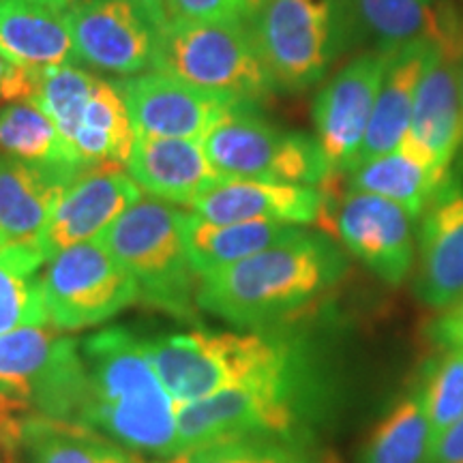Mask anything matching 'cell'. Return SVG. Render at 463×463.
<instances>
[{
    "label": "cell",
    "mask_w": 463,
    "mask_h": 463,
    "mask_svg": "<svg viewBox=\"0 0 463 463\" xmlns=\"http://www.w3.org/2000/svg\"><path fill=\"white\" fill-rule=\"evenodd\" d=\"M165 22L170 20H202L249 22L264 0H157Z\"/></svg>",
    "instance_id": "34"
},
{
    "label": "cell",
    "mask_w": 463,
    "mask_h": 463,
    "mask_svg": "<svg viewBox=\"0 0 463 463\" xmlns=\"http://www.w3.org/2000/svg\"><path fill=\"white\" fill-rule=\"evenodd\" d=\"M45 262L34 242L0 247V335L50 324L39 269Z\"/></svg>",
    "instance_id": "27"
},
{
    "label": "cell",
    "mask_w": 463,
    "mask_h": 463,
    "mask_svg": "<svg viewBox=\"0 0 463 463\" xmlns=\"http://www.w3.org/2000/svg\"><path fill=\"white\" fill-rule=\"evenodd\" d=\"M427 339L436 350H463V294L439 309L427 326Z\"/></svg>",
    "instance_id": "35"
},
{
    "label": "cell",
    "mask_w": 463,
    "mask_h": 463,
    "mask_svg": "<svg viewBox=\"0 0 463 463\" xmlns=\"http://www.w3.org/2000/svg\"><path fill=\"white\" fill-rule=\"evenodd\" d=\"M414 294L444 309L463 294V178L450 170L419 219Z\"/></svg>",
    "instance_id": "17"
},
{
    "label": "cell",
    "mask_w": 463,
    "mask_h": 463,
    "mask_svg": "<svg viewBox=\"0 0 463 463\" xmlns=\"http://www.w3.org/2000/svg\"><path fill=\"white\" fill-rule=\"evenodd\" d=\"M358 33L369 37L375 50L391 52L430 28L433 0H350Z\"/></svg>",
    "instance_id": "31"
},
{
    "label": "cell",
    "mask_w": 463,
    "mask_h": 463,
    "mask_svg": "<svg viewBox=\"0 0 463 463\" xmlns=\"http://www.w3.org/2000/svg\"><path fill=\"white\" fill-rule=\"evenodd\" d=\"M150 361L176 405L288 372L307 361L300 345L269 331H191L146 341Z\"/></svg>",
    "instance_id": "4"
},
{
    "label": "cell",
    "mask_w": 463,
    "mask_h": 463,
    "mask_svg": "<svg viewBox=\"0 0 463 463\" xmlns=\"http://www.w3.org/2000/svg\"><path fill=\"white\" fill-rule=\"evenodd\" d=\"M347 251L324 232L298 230L241 262L200 275L198 309L247 331L297 320L339 288Z\"/></svg>",
    "instance_id": "1"
},
{
    "label": "cell",
    "mask_w": 463,
    "mask_h": 463,
    "mask_svg": "<svg viewBox=\"0 0 463 463\" xmlns=\"http://www.w3.org/2000/svg\"><path fill=\"white\" fill-rule=\"evenodd\" d=\"M86 392L78 422L120 447L178 455V405L150 361L146 341L108 328L80 344Z\"/></svg>",
    "instance_id": "2"
},
{
    "label": "cell",
    "mask_w": 463,
    "mask_h": 463,
    "mask_svg": "<svg viewBox=\"0 0 463 463\" xmlns=\"http://www.w3.org/2000/svg\"><path fill=\"white\" fill-rule=\"evenodd\" d=\"M433 433L412 386L378 420L364 442L358 463H430Z\"/></svg>",
    "instance_id": "28"
},
{
    "label": "cell",
    "mask_w": 463,
    "mask_h": 463,
    "mask_svg": "<svg viewBox=\"0 0 463 463\" xmlns=\"http://www.w3.org/2000/svg\"><path fill=\"white\" fill-rule=\"evenodd\" d=\"M71 39L78 61L120 75L157 69L165 15L157 0H75Z\"/></svg>",
    "instance_id": "12"
},
{
    "label": "cell",
    "mask_w": 463,
    "mask_h": 463,
    "mask_svg": "<svg viewBox=\"0 0 463 463\" xmlns=\"http://www.w3.org/2000/svg\"><path fill=\"white\" fill-rule=\"evenodd\" d=\"M461 118H463V54H461Z\"/></svg>",
    "instance_id": "38"
},
{
    "label": "cell",
    "mask_w": 463,
    "mask_h": 463,
    "mask_svg": "<svg viewBox=\"0 0 463 463\" xmlns=\"http://www.w3.org/2000/svg\"><path fill=\"white\" fill-rule=\"evenodd\" d=\"M116 86L137 136L202 142L225 116L249 106L164 71L133 75L116 82Z\"/></svg>",
    "instance_id": "15"
},
{
    "label": "cell",
    "mask_w": 463,
    "mask_h": 463,
    "mask_svg": "<svg viewBox=\"0 0 463 463\" xmlns=\"http://www.w3.org/2000/svg\"><path fill=\"white\" fill-rule=\"evenodd\" d=\"M431 56L422 73L408 133L402 142L447 176L463 140L461 54L463 26L449 5L433 11Z\"/></svg>",
    "instance_id": "10"
},
{
    "label": "cell",
    "mask_w": 463,
    "mask_h": 463,
    "mask_svg": "<svg viewBox=\"0 0 463 463\" xmlns=\"http://www.w3.org/2000/svg\"><path fill=\"white\" fill-rule=\"evenodd\" d=\"M84 392L78 341L48 324L0 335V399L17 412L78 422Z\"/></svg>",
    "instance_id": "8"
},
{
    "label": "cell",
    "mask_w": 463,
    "mask_h": 463,
    "mask_svg": "<svg viewBox=\"0 0 463 463\" xmlns=\"http://www.w3.org/2000/svg\"><path fill=\"white\" fill-rule=\"evenodd\" d=\"M137 133L133 129L125 99L116 82L97 78L73 137V148L86 167L125 165Z\"/></svg>",
    "instance_id": "26"
},
{
    "label": "cell",
    "mask_w": 463,
    "mask_h": 463,
    "mask_svg": "<svg viewBox=\"0 0 463 463\" xmlns=\"http://www.w3.org/2000/svg\"><path fill=\"white\" fill-rule=\"evenodd\" d=\"M7 71H9V61L0 54V101H3V89H5V80H7Z\"/></svg>",
    "instance_id": "37"
},
{
    "label": "cell",
    "mask_w": 463,
    "mask_h": 463,
    "mask_svg": "<svg viewBox=\"0 0 463 463\" xmlns=\"http://www.w3.org/2000/svg\"><path fill=\"white\" fill-rule=\"evenodd\" d=\"M73 5L75 0H0V54L31 69L78 62L69 24Z\"/></svg>",
    "instance_id": "20"
},
{
    "label": "cell",
    "mask_w": 463,
    "mask_h": 463,
    "mask_svg": "<svg viewBox=\"0 0 463 463\" xmlns=\"http://www.w3.org/2000/svg\"><path fill=\"white\" fill-rule=\"evenodd\" d=\"M277 90L320 84L358 37L350 0H264L249 20Z\"/></svg>",
    "instance_id": "5"
},
{
    "label": "cell",
    "mask_w": 463,
    "mask_h": 463,
    "mask_svg": "<svg viewBox=\"0 0 463 463\" xmlns=\"http://www.w3.org/2000/svg\"><path fill=\"white\" fill-rule=\"evenodd\" d=\"M97 241L131 275L140 300L181 320H194L200 275L184 247L183 211L142 198Z\"/></svg>",
    "instance_id": "6"
},
{
    "label": "cell",
    "mask_w": 463,
    "mask_h": 463,
    "mask_svg": "<svg viewBox=\"0 0 463 463\" xmlns=\"http://www.w3.org/2000/svg\"><path fill=\"white\" fill-rule=\"evenodd\" d=\"M42 283L50 322L58 331L97 326L140 300L136 281L97 239L48 260Z\"/></svg>",
    "instance_id": "11"
},
{
    "label": "cell",
    "mask_w": 463,
    "mask_h": 463,
    "mask_svg": "<svg viewBox=\"0 0 463 463\" xmlns=\"http://www.w3.org/2000/svg\"><path fill=\"white\" fill-rule=\"evenodd\" d=\"M95 82V75L73 65L34 69L31 95L26 101H33L42 109L56 125L65 142L73 146L75 131L82 120L84 108L90 99Z\"/></svg>",
    "instance_id": "30"
},
{
    "label": "cell",
    "mask_w": 463,
    "mask_h": 463,
    "mask_svg": "<svg viewBox=\"0 0 463 463\" xmlns=\"http://www.w3.org/2000/svg\"><path fill=\"white\" fill-rule=\"evenodd\" d=\"M20 444L31 463H146L129 450L80 422L31 416L24 420Z\"/></svg>",
    "instance_id": "25"
},
{
    "label": "cell",
    "mask_w": 463,
    "mask_h": 463,
    "mask_svg": "<svg viewBox=\"0 0 463 463\" xmlns=\"http://www.w3.org/2000/svg\"><path fill=\"white\" fill-rule=\"evenodd\" d=\"M170 463H333L307 439H241L172 457Z\"/></svg>",
    "instance_id": "33"
},
{
    "label": "cell",
    "mask_w": 463,
    "mask_h": 463,
    "mask_svg": "<svg viewBox=\"0 0 463 463\" xmlns=\"http://www.w3.org/2000/svg\"><path fill=\"white\" fill-rule=\"evenodd\" d=\"M142 200V189L116 164L90 165L69 184L50 222L34 239L45 262L65 249L99 239L116 219Z\"/></svg>",
    "instance_id": "16"
},
{
    "label": "cell",
    "mask_w": 463,
    "mask_h": 463,
    "mask_svg": "<svg viewBox=\"0 0 463 463\" xmlns=\"http://www.w3.org/2000/svg\"><path fill=\"white\" fill-rule=\"evenodd\" d=\"M155 71L249 106H258L277 90L249 22L241 20L165 22Z\"/></svg>",
    "instance_id": "7"
},
{
    "label": "cell",
    "mask_w": 463,
    "mask_h": 463,
    "mask_svg": "<svg viewBox=\"0 0 463 463\" xmlns=\"http://www.w3.org/2000/svg\"><path fill=\"white\" fill-rule=\"evenodd\" d=\"M223 178H258L322 187L333 176L316 137L281 129L242 106L225 116L202 140Z\"/></svg>",
    "instance_id": "9"
},
{
    "label": "cell",
    "mask_w": 463,
    "mask_h": 463,
    "mask_svg": "<svg viewBox=\"0 0 463 463\" xmlns=\"http://www.w3.org/2000/svg\"><path fill=\"white\" fill-rule=\"evenodd\" d=\"M430 463H463V416L433 442Z\"/></svg>",
    "instance_id": "36"
},
{
    "label": "cell",
    "mask_w": 463,
    "mask_h": 463,
    "mask_svg": "<svg viewBox=\"0 0 463 463\" xmlns=\"http://www.w3.org/2000/svg\"><path fill=\"white\" fill-rule=\"evenodd\" d=\"M298 230L303 228L286 223H215L194 213H183L184 247L198 275L241 262L289 239Z\"/></svg>",
    "instance_id": "23"
},
{
    "label": "cell",
    "mask_w": 463,
    "mask_h": 463,
    "mask_svg": "<svg viewBox=\"0 0 463 463\" xmlns=\"http://www.w3.org/2000/svg\"><path fill=\"white\" fill-rule=\"evenodd\" d=\"M433 442L463 416V350H439L416 382Z\"/></svg>",
    "instance_id": "32"
},
{
    "label": "cell",
    "mask_w": 463,
    "mask_h": 463,
    "mask_svg": "<svg viewBox=\"0 0 463 463\" xmlns=\"http://www.w3.org/2000/svg\"><path fill=\"white\" fill-rule=\"evenodd\" d=\"M389 52H363L345 62L314 99L316 142L333 176L350 174L372 123Z\"/></svg>",
    "instance_id": "14"
},
{
    "label": "cell",
    "mask_w": 463,
    "mask_h": 463,
    "mask_svg": "<svg viewBox=\"0 0 463 463\" xmlns=\"http://www.w3.org/2000/svg\"><path fill=\"white\" fill-rule=\"evenodd\" d=\"M324 217L328 219V236L378 279L402 286L414 270L416 219L395 202L354 189L333 202L324 191L320 222Z\"/></svg>",
    "instance_id": "13"
},
{
    "label": "cell",
    "mask_w": 463,
    "mask_h": 463,
    "mask_svg": "<svg viewBox=\"0 0 463 463\" xmlns=\"http://www.w3.org/2000/svg\"><path fill=\"white\" fill-rule=\"evenodd\" d=\"M3 245H7V242H5V241H3V236H0V247H3Z\"/></svg>",
    "instance_id": "39"
},
{
    "label": "cell",
    "mask_w": 463,
    "mask_h": 463,
    "mask_svg": "<svg viewBox=\"0 0 463 463\" xmlns=\"http://www.w3.org/2000/svg\"><path fill=\"white\" fill-rule=\"evenodd\" d=\"M125 167L142 194L183 206L194 204L223 178L208 159L204 144L183 137L137 136Z\"/></svg>",
    "instance_id": "19"
},
{
    "label": "cell",
    "mask_w": 463,
    "mask_h": 463,
    "mask_svg": "<svg viewBox=\"0 0 463 463\" xmlns=\"http://www.w3.org/2000/svg\"><path fill=\"white\" fill-rule=\"evenodd\" d=\"M0 155L37 165L86 170L71 144L33 101H15L0 112Z\"/></svg>",
    "instance_id": "29"
},
{
    "label": "cell",
    "mask_w": 463,
    "mask_h": 463,
    "mask_svg": "<svg viewBox=\"0 0 463 463\" xmlns=\"http://www.w3.org/2000/svg\"><path fill=\"white\" fill-rule=\"evenodd\" d=\"M324 191L314 184H294L258 178H222L195 198L194 215L215 223H286L320 222Z\"/></svg>",
    "instance_id": "18"
},
{
    "label": "cell",
    "mask_w": 463,
    "mask_h": 463,
    "mask_svg": "<svg viewBox=\"0 0 463 463\" xmlns=\"http://www.w3.org/2000/svg\"><path fill=\"white\" fill-rule=\"evenodd\" d=\"M322 397L307 358L288 372L178 405V455L241 439H305Z\"/></svg>",
    "instance_id": "3"
},
{
    "label": "cell",
    "mask_w": 463,
    "mask_h": 463,
    "mask_svg": "<svg viewBox=\"0 0 463 463\" xmlns=\"http://www.w3.org/2000/svg\"><path fill=\"white\" fill-rule=\"evenodd\" d=\"M431 56V34L430 28L419 37L410 39L389 52L382 84L375 97V108L372 123H369L367 137L358 155V164L380 157L397 148L408 133L410 118L416 103V92L427 61Z\"/></svg>",
    "instance_id": "22"
},
{
    "label": "cell",
    "mask_w": 463,
    "mask_h": 463,
    "mask_svg": "<svg viewBox=\"0 0 463 463\" xmlns=\"http://www.w3.org/2000/svg\"><path fill=\"white\" fill-rule=\"evenodd\" d=\"M444 178L402 142L389 153L356 165L347 174V189L380 195L420 219Z\"/></svg>",
    "instance_id": "24"
},
{
    "label": "cell",
    "mask_w": 463,
    "mask_h": 463,
    "mask_svg": "<svg viewBox=\"0 0 463 463\" xmlns=\"http://www.w3.org/2000/svg\"><path fill=\"white\" fill-rule=\"evenodd\" d=\"M84 170L48 167L0 155V236L34 242L69 184Z\"/></svg>",
    "instance_id": "21"
}]
</instances>
